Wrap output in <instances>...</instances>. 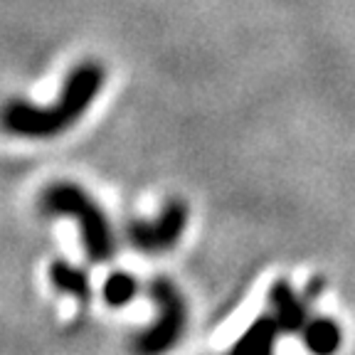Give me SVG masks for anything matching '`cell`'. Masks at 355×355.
Masks as SVG:
<instances>
[{
    "mask_svg": "<svg viewBox=\"0 0 355 355\" xmlns=\"http://www.w3.org/2000/svg\"><path fill=\"white\" fill-rule=\"evenodd\" d=\"M50 277L52 284H55L60 291H67L72 294L74 299H87L89 296V277L77 269V266L67 264V261H55L50 266Z\"/></svg>",
    "mask_w": 355,
    "mask_h": 355,
    "instance_id": "cell-8",
    "label": "cell"
},
{
    "mask_svg": "<svg viewBox=\"0 0 355 355\" xmlns=\"http://www.w3.org/2000/svg\"><path fill=\"white\" fill-rule=\"evenodd\" d=\"M284 333V328L279 326V321L272 313H264L261 318H257L242 338L234 343V348L227 355H272L274 343L279 340V336Z\"/></svg>",
    "mask_w": 355,
    "mask_h": 355,
    "instance_id": "cell-6",
    "label": "cell"
},
{
    "mask_svg": "<svg viewBox=\"0 0 355 355\" xmlns=\"http://www.w3.org/2000/svg\"><path fill=\"white\" fill-rule=\"evenodd\" d=\"M139 294V282L128 272H114L104 282V299L109 306H126Z\"/></svg>",
    "mask_w": 355,
    "mask_h": 355,
    "instance_id": "cell-9",
    "label": "cell"
},
{
    "mask_svg": "<svg viewBox=\"0 0 355 355\" xmlns=\"http://www.w3.org/2000/svg\"><path fill=\"white\" fill-rule=\"evenodd\" d=\"M321 284H311L309 294H296L288 282H277L269 291V313L279 321L284 333L304 331L309 323V304L313 301V294H318Z\"/></svg>",
    "mask_w": 355,
    "mask_h": 355,
    "instance_id": "cell-5",
    "label": "cell"
},
{
    "mask_svg": "<svg viewBox=\"0 0 355 355\" xmlns=\"http://www.w3.org/2000/svg\"><path fill=\"white\" fill-rule=\"evenodd\" d=\"M188 227V205L183 200H168L155 220L128 222L126 237L141 252H166L175 247Z\"/></svg>",
    "mask_w": 355,
    "mask_h": 355,
    "instance_id": "cell-4",
    "label": "cell"
},
{
    "mask_svg": "<svg viewBox=\"0 0 355 355\" xmlns=\"http://www.w3.org/2000/svg\"><path fill=\"white\" fill-rule=\"evenodd\" d=\"M40 210L44 215L72 217L82 230V244L92 261H109L116 250V239L106 212L92 195L74 183H52L40 195Z\"/></svg>",
    "mask_w": 355,
    "mask_h": 355,
    "instance_id": "cell-2",
    "label": "cell"
},
{
    "mask_svg": "<svg viewBox=\"0 0 355 355\" xmlns=\"http://www.w3.org/2000/svg\"><path fill=\"white\" fill-rule=\"evenodd\" d=\"M106 72L99 62H82L67 74L62 94L52 106H35L30 101H8L0 109V128L22 139H52L72 128L94 104L104 89Z\"/></svg>",
    "mask_w": 355,
    "mask_h": 355,
    "instance_id": "cell-1",
    "label": "cell"
},
{
    "mask_svg": "<svg viewBox=\"0 0 355 355\" xmlns=\"http://www.w3.org/2000/svg\"><path fill=\"white\" fill-rule=\"evenodd\" d=\"M304 345L311 355H333L340 348V340H343V331L333 318L318 316L313 321L306 323L304 331Z\"/></svg>",
    "mask_w": 355,
    "mask_h": 355,
    "instance_id": "cell-7",
    "label": "cell"
},
{
    "mask_svg": "<svg viewBox=\"0 0 355 355\" xmlns=\"http://www.w3.org/2000/svg\"><path fill=\"white\" fill-rule=\"evenodd\" d=\"M150 299L158 306V318L136 338L133 350L139 355H163L183 336L188 309L180 288L166 277H155L150 282Z\"/></svg>",
    "mask_w": 355,
    "mask_h": 355,
    "instance_id": "cell-3",
    "label": "cell"
}]
</instances>
